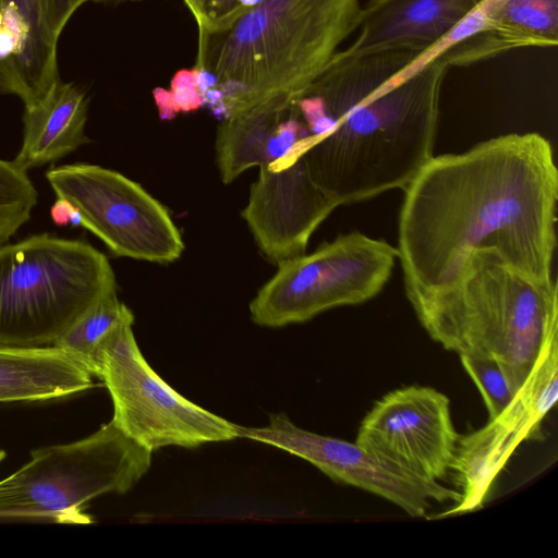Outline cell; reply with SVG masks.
I'll list each match as a JSON object with an SVG mask.
<instances>
[{"label": "cell", "mask_w": 558, "mask_h": 558, "mask_svg": "<svg viewBox=\"0 0 558 558\" xmlns=\"http://www.w3.org/2000/svg\"><path fill=\"white\" fill-rule=\"evenodd\" d=\"M59 80L57 41L44 27L39 0H0V92L28 108Z\"/></svg>", "instance_id": "e0dca14e"}, {"label": "cell", "mask_w": 558, "mask_h": 558, "mask_svg": "<svg viewBox=\"0 0 558 558\" xmlns=\"http://www.w3.org/2000/svg\"><path fill=\"white\" fill-rule=\"evenodd\" d=\"M459 437L449 398L433 387L412 385L374 403L355 444L378 460L439 482L450 472Z\"/></svg>", "instance_id": "8fae6325"}, {"label": "cell", "mask_w": 558, "mask_h": 558, "mask_svg": "<svg viewBox=\"0 0 558 558\" xmlns=\"http://www.w3.org/2000/svg\"><path fill=\"white\" fill-rule=\"evenodd\" d=\"M421 54L337 52L296 97L311 136L293 155L339 206L403 190L434 156L448 65Z\"/></svg>", "instance_id": "7a4b0ae2"}, {"label": "cell", "mask_w": 558, "mask_h": 558, "mask_svg": "<svg viewBox=\"0 0 558 558\" xmlns=\"http://www.w3.org/2000/svg\"><path fill=\"white\" fill-rule=\"evenodd\" d=\"M295 99L291 94H277L222 120L215 151L223 183H231L248 168L282 158L311 136Z\"/></svg>", "instance_id": "2e32d148"}, {"label": "cell", "mask_w": 558, "mask_h": 558, "mask_svg": "<svg viewBox=\"0 0 558 558\" xmlns=\"http://www.w3.org/2000/svg\"><path fill=\"white\" fill-rule=\"evenodd\" d=\"M87 104L78 87L60 78L44 101L25 108L23 143L12 161L27 171L88 143L84 132Z\"/></svg>", "instance_id": "ac0fdd59"}, {"label": "cell", "mask_w": 558, "mask_h": 558, "mask_svg": "<svg viewBox=\"0 0 558 558\" xmlns=\"http://www.w3.org/2000/svg\"><path fill=\"white\" fill-rule=\"evenodd\" d=\"M403 192L396 250L405 294L447 284L485 248L554 279L558 170L543 135L504 134L434 155Z\"/></svg>", "instance_id": "6da1fadb"}, {"label": "cell", "mask_w": 558, "mask_h": 558, "mask_svg": "<svg viewBox=\"0 0 558 558\" xmlns=\"http://www.w3.org/2000/svg\"><path fill=\"white\" fill-rule=\"evenodd\" d=\"M98 378L112 399L114 424L151 452L240 437V426L185 399L150 367L131 323L117 327L102 343Z\"/></svg>", "instance_id": "ba28073f"}, {"label": "cell", "mask_w": 558, "mask_h": 558, "mask_svg": "<svg viewBox=\"0 0 558 558\" xmlns=\"http://www.w3.org/2000/svg\"><path fill=\"white\" fill-rule=\"evenodd\" d=\"M153 95L161 120H171L178 113L192 112L204 106L194 68L179 70L169 89L155 88Z\"/></svg>", "instance_id": "603a6c76"}, {"label": "cell", "mask_w": 558, "mask_h": 558, "mask_svg": "<svg viewBox=\"0 0 558 558\" xmlns=\"http://www.w3.org/2000/svg\"><path fill=\"white\" fill-rule=\"evenodd\" d=\"M396 247L359 231L337 236L278 265L250 304L252 320L264 327L304 323L340 306L375 298L389 281Z\"/></svg>", "instance_id": "52a82bcc"}, {"label": "cell", "mask_w": 558, "mask_h": 558, "mask_svg": "<svg viewBox=\"0 0 558 558\" xmlns=\"http://www.w3.org/2000/svg\"><path fill=\"white\" fill-rule=\"evenodd\" d=\"M88 0H39L40 15L48 35L58 39L73 13Z\"/></svg>", "instance_id": "d4e9b609"}, {"label": "cell", "mask_w": 558, "mask_h": 558, "mask_svg": "<svg viewBox=\"0 0 558 558\" xmlns=\"http://www.w3.org/2000/svg\"><path fill=\"white\" fill-rule=\"evenodd\" d=\"M192 13L198 35L221 31L260 0H182Z\"/></svg>", "instance_id": "cb8c5ba5"}, {"label": "cell", "mask_w": 558, "mask_h": 558, "mask_svg": "<svg viewBox=\"0 0 558 558\" xmlns=\"http://www.w3.org/2000/svg\"><path fill=\"white\" fill-rule=\"evenodd\" d=\"M37 191L26 171L0 159V245L31 218Z\"/></svg>", "instance_id": "44dd1931"}, {"label": "cell", "mask_w": 558, "mask_h": 558, "mask_svg": "<svg viewBox=\"0 0 558 558\" xmlns=\"http://www.w3.org/2000/svg\"><path fill=\"white\" fill-rule=\"evenodd\" d=\"M50 217L57 226H81V216L78 210L65 198H57L50 208Z\"/></svg>", "instance_id": "484cf974"}, {"label": "cell", "mask_w": 558, "mask_h": 558, "mask_svg": "<svg viewBox=\"0 0 558 558\" xmlns=\"http://www.w3.org/2000/svg\"><path fill=\"white\" fill-rule=\"evenodd\" d=\"M46 178L57 197L71 202L81 226L117 256L169 264L184 243L167 208L137 182L96 165L51 168Z\"/></svg>", "instance_id": "9c48e42d"}, {"label": "cell", "mask_w": 558, "mask_h": 558, "mask_svg": "<svg viewBox=\"0 0 558 558\" xmlns=\"http://www.w3.org/2000/svg\"><path fill=\"white\" fill-rule=\"evenodd\" d=\"M259 169L242 217L260 252L278 266L303 255L339 205L315 182L302 156L287 154Z\"/></svg>", "instance_id": "4fadbf2b"}, {"label": "cell", "mask_w": 558, "mask_h": 558, "mask_svg": "<svg viewBox=\"0 0 558 558\" xmlns=\"http://www.w3.org/2000/svg\"><path fill=\"white\" fill-rule=\"evenodd\" d=\"M113 292L108 258L85 241L41 233L0 245V344L52 345Z\"/></svg>", "instance_id": "5b68a950"}, {"label": "cell", "mask_w": 558, "mask_h": 558, "mask_svg": "<svg viewBox=\"0 0 558 558\" xmlns=\"http://www.w3.org/2000/svg\"><path fill=\"white\" fill-rule=\"evenodd\" d=\"M93 386L92 375L54 345L0 344V402L47 401Z\"/></svg>", "instance_id": "d6986e66"}, {"label": "cell", "mask_w": 558, "mask_h": 558, "mask_svg": "<svg viewBox=\"0 0 558 558\" xmlns=\"http://www.w3.org/2000/svg\"><path fill=\"white\" fill-rule=\"evenodd\" d=\"M469 377L478 389L488 417L493 418L507 408L515 392L502 368L492 360L459 356Z\"/></svg>", "instance_id": "7402d4cb"}, {"label": "cell", "mask_w": 558, "mask_h": 558, "mask_svg": "<svg viewBox=\"0 0 558 558\" xmlns=\"http://www.w3.org/2000/svg\"><path fill=\"white\" fill-rule=\"evenodd\" d=\"M558 398V338L542 351L535 366L510 404L488 423L460 436L450 471L460 500L437 518L482 508L493 483L517 448L543 438L542 423Z\"/></svg>", "instance_id": "30bf717a"}, {"label": "cell", "mask_w": 558, "mask_h": 558, "mask_svg": "<svg viewBox=\"0 0 558 558\" xmlns=\"http://www.w3.org/2000/svg\"><path fill=\"white\" fill-rule=\"evenodd\" d=\"M5 458V452L0 450V462Z\"/></svg>", "instance_id": "4316f807"}, {"label": "cell", "mask_w": 558, "mask_h": 558, "mask_svg": "<svg viewBox=\"0 0 558 558\" xmlns=\"http://www.w3.org/2000/svg\"><path fill=\"white\" fill-rule=\"evenodd\" d=\"M133 322L132 311L113 292L82 316L52 345L98 378L102 343L117 327Z\"/></svg>", "instance_id": "ffe728a7"}, {"label": "cell", "mask_w": 558, "mask_h": 558, "mask_svg": "<svg viewBox=\"0 0 558 558\" xmlns=\"http://www.w3.org/2000/svg\"><path fill=\"white\" fill-rule=\"evenodd\" d=\"M240 437L298 456L333 481L377 495L413 518H426L432 502L454 505L461 498L458 489L378 460L355 442L302 429L283 413L271 415L264 427L240 426Z\"/></svg>", "instance_id": "7c38bea8"}, {"label": "cell", "mask_w": 558, "mask_h": 558, "mask_svg": "<svg viewBox=\"0 0 558 558\" xmlns=\"http://www.w3.org/2000/svg\"><path fill=\"white\" fill-rule=\"evenodd\" d=\"M93 1H110V0H93Z\"/></svg>", "instance_id": "83f0119b"}, {"label": "cell", "mask_w": 558, "mask_h": 558, "mask_svg": "<svg viewBox=\"0 0 558 558\" xmlns=\"http://www.w3.org/2000/svg\"><path fill=\"white\" fill-rule=\"evenodd\" d=\"M407 296L435 342L459 356L495 361L515 393L558 338L555 279H537L494 250L473 252L447 284Z\"/></svg>", "instance_id": "277c9868"}, {"label": "cell", "mask_w": 558, "mask_h": 558, "mask_svg": "<svg viewBox=\"0 0 558 558\" xmlns=\"http://www.w3.org/2000/svg\"><path fill=\"white\" fill-rule=\"evenodd\" d=\"M151 453L112 420L83 439L35 449L27 463L0 481V517L88 524L86 505L129 492L148 471Z\"/></svg>", "instance_id": "8992f818"}, {"label": "cell", "mask_w": 558, "mask_h": 558, "mask_svg": "<svg viewBox=\"0 0 558 558\" xmlns=\"http://www.w3.org/2000/svg\"><path fill=\"white\" fill-rule=\"evenodd\" d=\"M361 9V0H260L198 35L204 106L225 120L277 94L296 98L355 33Z\"/></svg>", "instance_id": "3957f363"}, {"label": "cell", "mask_w": 558, "mask_h": 558, "mask_svg": "<svg viewBox=\"0 0 558 558\" xmlns=\"http://www.w3.org/2000/svg\"><path fill=\"white\" fill-rule=\"evenodd\" d=\"M459 39L439 56L468 65L520 48L558 44V0H484L457 26Z\"/></svg>", "instance_id": "5bb4252c"}, {"label": "cell", "mask_w": 558, "mask_h": 558, "mask_svg": "<svg viewBox=\"0 0 558 558\" xmlns=\"http://www.w3.org/2000/svg\"><path fill=\"white\" fill-rule=\"evenodd\" d=\"M484 0H368L356 36L338 51L353 57L376 51L424 53L442 41Z\"/></svg>", "instance_id": "9a60e30c"}]
</instances>
